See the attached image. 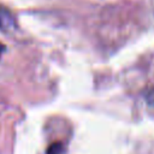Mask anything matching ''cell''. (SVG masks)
Returning <instances> with one entry per match:
<instances>
[{"label":"cell","mask_w":154,"mask_h":154,"mask_svg":"<svg viewBox=\"0 0 154 154\" xmlns=\"http://www.w3.org/2000/svg\"><path fill=\"white\" fill-rule=\"evenodd\" d=\"M16 26V20L13 14L6 8L0 6V30L10 31Z\"/></svg>","instance_id":"cell-1"},{"label":"cell","mask_w":154,"mask_h":154,"mask_svg":"<svg viewBox=\"0 0 154 154\" xmlns=\"http://www.w3.org/2000/svg\"><path fill=\"white\" fill-rule=\"evenodd\" d=\"M65 153V147L61 142H53L52 144L48 146L46 154H64Z\"/></svg>","instance_id":"cell-2"},{"label":"cell","mask_w":154,"mask_h":154,"mask_svg":"<svg viewBox=\"0 0 154 154\" xmlns=\"http://www.w3.org/2000/svg\"><path fill=\"white\" fill-rule=\"evenodd\" d=\"M148 101L150 102V103H153L154 102V89H152V90H149V93H148Z\"/></svg>","instance_id":"cell-3"},{"label":"cell","mask_w":154,"mask_h":154,"mask_svg":"<svg viewBox=\"0 0 154 154\" xmlns=\"http://www.w3.org/2000/svg\"><path fill=\"white\" fill-rule=\"evenodd\" d=\"M4 48H5V47H4V46H2V45H0V54H1V51H2V49H4Z\"/></svg>","instance_id":"cell-4"}]
</instances>
